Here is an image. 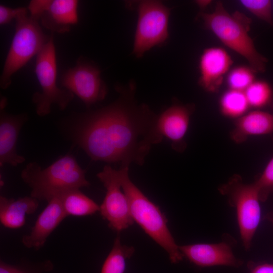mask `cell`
Returning a JSON list of instances; mask_svg holds the SVG:
<instances>
[{
    "label": "cell",
    "mask_w": 273,
    "mask_h": 273,
    "mask_svg": "<svg viewBox=\"0 0 273 273\" xmlns=\"http://www.w3.org/2000/svg\"><path fill=\"white\" fill-rule=\"evenodd\" d=\"M136 84L117 85V99L81 115L72 130L75 143L94 161L120 166L144 165L154 145L163 137L158 115L136 98Z\"/></svg>",
    "instance_id": "obj_1"
},
{
    "label": "cell",
    "mask_w": 273,
    "mask_h": 273,
    "mask_svg": "<svg viewBox=\"0 0 273 273\" xmlns=\"http://www.w3.org/2000/svg\"><path fill=\"white\" fill-rule=\"evenodd\" d=\"M199 15L204 26L226 47L247 60L256 72L266 70L267 59L256 50L249 35L252 20L238 11L230 14L221 2L216 3L210 13L201 12Z\"/></svg>",
    "instance_id": "obj_2"
},
{
    "label": "cell",
    "mask_w": 273,
    "mask_h": 273,
    "mask_svg": "<svg viewBox=\"0 0 273 273\" xmlns=\"http://www.w3.org/2000/svg\"><path fill=\"white\" fill-rule=\"evenodd\" d=\"M85 173L75 158L67 154L42 169L38 163L30 162L21 176L31 189L30 196L49 201L65 191L88 187Z\"/></svg>",
    "instance_id": "obj_3"
},
{
    "label": "cell",
    "mask_w": 273,
    "mask_h": 273,
    "mask_svg": "<svg viewBox=\"0 0 273 273\" xmlns=\"http://www.w3.org/2000/svg\"><path fill=\"white\" fill-rule=\"evenodd\" d=\"M118 170L121 186L128 199L134 221L166 251L172 263L181 261L184 257L168 228L165 215L131 180L129 166H120Z\"/></svg>",
    "instance_id": "obj_4"
},
{
    "label": "cell",
    "mask_w": 273,
    "mask_h": 273,
    "mask_svg": "<svg viewBox=\"0 0 273 273\" xmlns=\"http://www.w3.org/2000/svg\"><path fill=\"white\" fill-rule=\"evenodd\" d=\"M15 21V31L0 78L3 89L10 86L13 74L37 55L51 37L43 33L39 22L28 16V12Z\"/></svg>",
    "instance_id": "obj_5"
},
{
    "label": "cell",
    "mask_w": 273,
    "mask_h": 273,
    "mask_svg": "<svg viewBox=\"0 0 273 273\" xmlns=\"http://www.w3.org/2000/svg\"><path fill=\"white\" fill-rule=\"evenodd\" d=\"M218 190L235 208L243 246L246 251L249 250L261 219L260 200L256 185L246 184L240 175L234 174Z\"/></svg>",
    "instance_id": "obj_6"
},
{
    "label": "cell",
    "mask_w": 273,
    "mask_h": 273,
    "mask_svg": "<svg viewBox=\"0 0 273 273\" xmlns=\"http://www.w3.org/2000/svg\"><path fill=\"white\" fill-rule=\"evenodd\" d=\"M35 73L41 88V92H35L32 97L37 115L43 117L49 114L53 105L62 110L66 109L74 95L57 84L56 54L52 35L36 55Z\"/></svg>",
    "instance_id": "obj_7"
},
{
    "label": "cell",
    "mask_w": 273,
    "mask_h": 273,
    "mask_svg": "<svg viewBox=\"0 0 273 273\" xmlns=\"http://www.w3.org/2000/svg\"><path fill=\"white\" fill-rule=\"evenodd\" d=\"M135 7L138 21L132 53L141 58L151 49L163 46L168 41L171 9L155 0L138 1Z\"/></svg>",
    "instance_id": "obj_8"
},
{
    "label": "cell",
    "mask_w": 273,
    "mask_h": 273,
    "mask_svg": "<svg viewBox=\"0 0 273 273\" xmlns=\"http://www.w3.org/2000/svg\"><path fill=\"white\" fill-rule=\"evenodd\" d=\"M61 84L78 97L87 108L104 100L108 93L100 68L92 61L82 56L77 59L74 67L64 72Z\"/></svg>",
    "instance_id": "obj_9"
},
{
    "label": "cell",
    "mask_w": 273,
    "mask_h": 273,
    "mask_svg": "<svg viewBox=\"0 0 273 273\" xmlns=\"http://www.w3.org/2000/svg\"><path fill=\"white\" fill-rule=\"evenodd\" d=\"M97 176L106 190L100 206L101 215L113 230L120 232L126 229L133 224L134 220L128 199L121 186L118 170L106 165Z\"/></svg>",
    "instance_id": "obj_10"
},
{
    "label": "cell",
    "mask_w": 273,
    "mask_h": 273,
    "mask_svg": "<svg viewBox=\"0 0 273 273\" xmlns=\"http://www.w3.org/2000/svg\"><path fill=\"white\" fill-rule=\"evenodd\" d=\"M195 110L193 103L183 104L173 100L171 105L158 115V128L163 138L171 142L172 149L182 153L187 148L185 137L191 118Z\"/></svg>",
    "instance_id": "obj_11"
},
{
    "label": "cell",
    "mask_w": 273,
    "mask_h": 273,
    "mask_svg": "<svg viewBox=\"0 0 273 273\" xmlns=\"http://www.w3.org/2000/svg\"><path fill=\"white\" fill-rule=\"evenodd\" d=\"M233 63L231 56L219 47L205 49L199 60V85L206 92L218 91Z\"/></svg>",
    "instance_id": "obj_12"
},
{
    "label": "cell",
    "mask_w": 273,
    "mask_h": 273,
    "mask_svg": "<svg viewBox=\"0 0 273 273\" xmlns=\"http://www.w3.org/2000/svg\"><path fill=\"white\" fill-rule=\"evenodd\" d=\"M178 248L184 257L202 267L221 265L239 267L243 263L235 256L232 245L226 241L178 246Z\"/></svg>",
    "instance_id": "obj_13"
},
{
    "label": "cell",
    "mask_w": 273,
    "mask_h": 273,
    "mask_svg": "<svg viewBox=\"0 0 273 273\" xmlns=\"http://www.w3.org/2000/svg\"><path fill=\"white\" fill-rule=\"evenodd\" d=\"M28 120L26 114L11 115L1 112L0 166L8 164L16 166L25 161V158L17 153L16 145L20 131Z\"/></svg>",
    "instance_id": "obj_14"
},
{
    "label": "cell",
    "mask_w": 273,
    "mask_h": 273,
    "mask_svg": "<svg viewBox=\"0 0 273 273\" xmlns=\"http://www.w3.org/2000/svg\"><path fill=\"white\" fill-rule=\"evenodd\" d=\"M48 203L29 234L22 238V243L27 248L37 250L42 247L48 237L67 216L58 197L51 199Z\"/></svg>",
    "instance_id": "obj_15"
},
{
    "label": "cell",
    "mask_w": 273,
    "mask_h": 273,
    "mask_svg": "<svg viewBox=\"0 0 273 273\" xmlns=\"http://www.w3.org/2000/svg\"><path fill=\"white\" fill-rule=\"evenodd\" d=\"M78 5L76 0H47L38 22L52 32H68L78 22Z\"/></svg>",
    "instance_id": "obj_16"
},
{
    "label": "cell",
    "mask_w": 273,
    "mask_h": 273,
    "mask_svg": "<svg viewBox=\"0 0 273 273\" xmlns=\"http://www.w3.org/2000/svg\"><path fill=\"white\" fill-rule=\"evenodd\" d=\"M273 133V114L255 110L236 119L230 137L236 144L245 142L250 136Z\"/></svg>",
    "instance_id": "obj_17"
},
{
    "label": "cell",
    "mask_w": 273,
    "mask_h": 273,
    "mask_svg": "<svg viewBox=\"0 0 273 273\" xmlns=\"http://www.w3.org/2000/svg\"><path fill=\"white\" fill-rule=\"evenodd\" d=\"M39 205L38 200L31 197L18 199L0 197V221L5 227L18 229L26 221V215L34 213Z\"/></svg>",
    "instance_id": "obj_18"
},
{
    "label": "cell",
    "mask_w": 273,
    "mask_h": 273,
    "mask_svg": "<svg viewBox=\"0 0 273 273\" xmlns=\"http://www.w3.org/2000/svg\"><path fill=\"white\" fill-rule=\"evenodd\" d=\"M58 197L67 216H86L100 211V206L79 189L65 191Z\"/></svg>",
    "instance_id": "obj_19"
},
{
    "label": "cell",
    "mask_w": 273,
    "mask_h": 273,
    "mask_svg": "<svg viewBox=\"0 0 273 273\" xmlns=\"http://www.w3.org/2000/svg\"><path fill=\"white\" fill-rule=\"evenodd\" d=\"M250 108L243 91L228 89L219 98V111L228 118L237 119L247 113Z\"/></svg>",
    "instance_id": "obj_20"
},
{
    "label": "cell",
    "mask_w": 273,
    "mask_h": 273,
    "mask_svg": "<svg viewBox=\"0 0 273 273\" xmlns=\"http://www.w3.org/2000/svg\"><path fill=\"white\" fill-rule=\"evenodd\" d=\"M134 252L133 247L122 245L118 235L102 266L101 273H124L126 261Z\"/></svg>",
    "instance_id": "obj_21"
},
{
    "label": "cell",
    "mask_w": 273,
    "mask_h": 273,
    "mask_svg": "<svg viewBox=\"0 0 273 273\" xmlns=\"http://www.w3.org/2000/svg\"><path fill=\"white\" fill-rule=\"evenodd\" d=\"M250 108L259 109L270 104L272 97V90L270 84L265 81L255 80L244 91Z\"/></svg>",
    "instance_id": "obj_22"
},
{
    "label": "cell",
    "mask_w": 273,
    "mask_h": 273,
    "mask_svg": "<svg viewBox=\"0 0 273 273\" xmlns=\"http://www.w3.org/2000/svg\"><path fill=\"white\" fill-rule=\"evenodd\" d=\"M256 72L249 66H237L231 69L225 76L229 89L244 92L256 79Z\"/></svg>",
    "instance_id": "obj_23"
},
{
    "label": "cell",
    "mask_w": 273,
    "mask_h": 273,
    "mask_svg": "<svg viewBox=\"0 0 273 273\" xmlns=\"http://www.w3.org/2000/svg\"><path fill=\"white\" fill-rule=\"evenodd\" d=\"M240 4L257 18L272 25V2L269 0H241Z\"/></svg>",
    "instance_id": "obj_24"
},
{
    "label": "cell",
    "mask_w": 273,
    "mask_h": 273,
    "mask_svg": "<svg viewBox=\"0 0 273 273\" xmlns=\"http://www.w3.org/2000/svg\"><path fill=\"white\" fill-rule=\"evenodd\" d=\"M254 183L258 189L260 202L266 201L273 193V157Z\"/></svg>",
    "instance_id": "obj_25"
},
{
    "label": "cell",
    "mask_w": 273,
    "mask_h": 273,
    "mask_svg": "<svg viewBox=\"0 0 273 273\" xmlns=\"http://www.w3.org/2000/svg\"><path fill=\"white\" fill-rule=\"evenodd\" d=\"M28 11L27 8L18 7L12 8L8 6L0 5V24L4 25L15 20L21 15Z\"/></svg>",
    "instance_id": "obj_26"
},
{
    "label": "cell",
    "mask_w": 273,
    "mask_h": 273,
    "mask_svg": "<svg viewBox=\"0 0 273 273\" xmlns=\"http://www.w3.org/2000/svg\"><path fill=\"white\" fill-rule=\"evenodd\" d=\"M250 273H273L272 263H260L255 264L253 262L249 263Z\"/></svg>",
    "instance_id": "obj_27"
},
{
    "label": "cell",
    "mask_w": 273,
    "mask_h": 273,
    "mask_svg": "<svg viewBox=\"0 0 273 273\" xmlns=\"http://www.w3.org/2000/svg\"><path fill=\"white\" fill-rule=\"evenodd\" d=\"M0 273H28L25 270L3 261L0 263Z\"/></svg>",
    "instance_id": "obj_28"
},
{
    "label": "cell",
    "mask_w": 273,
    "mask_h": 273,
    "mask_svg": "<svg viewBox=\"0 0 273 273\" xmlns=\"http://www.w3.org/2000/svg\"><path fill=\"white\" fill-rule=\"evenodd\" d=\"M195 2L200 10H203L207 8L211 4L212 1L209 0H202L196 1Z\"/></svg>",
    "instance_id": "obj_29"
},
{
    "label": "cell",
    "mask_w": 273,
    "mask_h": 273,
    "mask_svg": "<svg viewBox=\"0 0 273 273\" xmlns=\"http://www.w3.org/2000/svg\"><path fill=\"white\" fill-rule=\"evenodd\" d=\"M265 218L272 224H273V211H271L267 213L265 216Z\"/></svg>",
    "instance_id": "obj_30"
},
{
    "label": "cell",
    "mask_w": 273,
    "mask_h": 273,
    "mask_svg": "<svg viewBox=\"0 0 273 273\" xmlns=\"http://www.w3.org/2000/svg\"><path fill=\"white\" fill-rule=\"evenodd\" d=\"M272 107H273V103H272Z\"/></svg>",
    "instance_id": "obj_31"
}]
</instances>
